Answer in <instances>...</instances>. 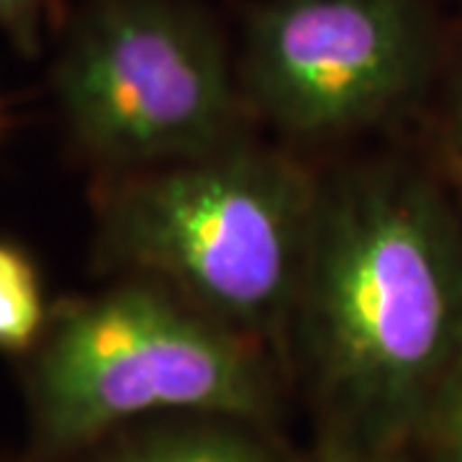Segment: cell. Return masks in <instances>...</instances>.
I'll return each instance as SVG.
<instances>
[{"label":"cell","mask_w":462,"mask_h":462,"mask_svg":"<svg viewBox=\"0 0 462 462\" xmlns=\"http://www.w3.org/2000/svg\"><path fill=\"white\" fill-rule=\"evenodd\" d=\"M57 93L80 144L114 165H172L236 142L224 42L185 0H100L57 67Z\"/></svg>","instance_id":"cell-4"},{"label":"cell","mask_w":462,"mask_h":462,"mask_svg":"<svg viewBox=\"0 0 462 462\" xmlns=\"http://www.w3.org/2000/svg\"><path fill=\"white\" fill-rule=\"evenodd\" d=\"M42 0H0V29L14 36L23 51L36 50Z\"/></svg>","instance_id":"cell-10"},{"label":"cell","mask_w":462,"mask_h":462,"mask_svg":"<svg viewBox=\"0 0 462 462\" xmlns=\"http://www.w3.org/2000/svg\"><path fill=\"white\" fill-rule=\"evenodd\" d=\"M321 462H401L388 449L363 445L360 439L349 437L346 431L334 430L324 442Z\"/></svg>","instance_id":"cell-11"},{"label":"cell","mask_w":462,"mask_h":462,"mask_svg":"<svg viewBox=\"0 0 462 462\" xmlns=\"http://www.w3.org/2000/svg\"><path fill=\"white\" fill-rule=\"evenodd\" d=\"M447 175H449V180L455 185V190H457V199L462 203V165H452V162H445Z\"/></svg>","instance_id":"cell-12"},{"label":"cell","mask_w":462,"mask_h":462,"mask_svg":"<svg viewBox=\"0 0 462 462\" xmlns=\"http://www.w3.org/2000/svg\"><path fill=\"white\" fill-rule=\"evenodd\" d=\"M319 200L293 162L242 144L114 188L103 257L165 281L242 334H270L298 309Z\"/></svg>","instance_id":"cell-2"},{"label":"cell","mask_w":462,"mask_h":462,"mask_svg":"<svg viewBox=\"0 0 462 462\" xmlns=\"http://www.w3.org/2000/svg\"><path fill=\"white\" fill-rule=\"evenodd\" d=\"M298 309L337 430L388 452L411 442L462 346V203L449 175L380 165L321 196Z\"/></svg>","instance_id":"cell-1"},{"label":"cell","mask_w":462,"mask_h":462,"mask_svg":"<svg viewBox=\"0 0 462 462\" xmlns=\"http://www.w3.org/2000/svg\"><path fill=\"white\" fill-rule=\"evenodd\" d=\"M442 139H445V162L462 165V47L447 85Z\"/></svg>","instance_id":"cell-9"},{"label":"cell","mask_w":462,"mask_h":462,"mask_svg":"<svg viewBox=\"0 0 462 462\" xmlns=\"http://www.w3.org/2000/svg\"><path fill=\"white\" fill-rule=\"evenodd\" d=\"M273 409L270 373L247 334L144 282L69 309L33 373L36 430L54 452L90 445L144 413L249 424Z\"/></svg>","instance_id":"cell-3"},{"label":"cell","mask_w":462,"mask_h":462,"mask_svg":"<svg viewBox=\"0 0 462 462\" xmlns=\"http://www.w3.org/2000/svg\"><path fill=\"white\" fill-rule=\"evenodd\" d=\"M98 462H275V457L245 430V421L211 416L208 424L147 431Z\"/></svg>","instance_id":"cell-6"},{"label":"cell","mask_w":462,"mask_h":462,"mask_svg":"<svg viewBox=\"0 0 462 462\" xmlns=\"http://www.w3.org/2000/svg\"><path fill=\"white\" fill-rule=\"evenodd\" d=\"M44 324L39 273L21 249L0 242V346L26 349Z\"/></svg>","instance_id":"cell-7"},{"label":"cell","mask_w":462,"mask_h":462,"mask_svg":"<svg viewBox=\"0 0 462 462\" xmlns=\"http://www.w3.org/2000/svg\"><path fill=\"white\" fill-rule=\"evenodd\" d=\"M424 462H462V346L431 396L413 437Z\"/></svg>","instance_id":"cell-8"},{"label":"cell","mask_w":462,"mask_h":462,"mask_svg":"<svg viewBox=\"0 0 462 462\" xmlns=\"http://www.w3.org/2000/svg\"><path fill=\"white\" fill-rule=\"evenodd\" d=\"M439 57L427 0H267L247 32L242 78L278 126L331 136L409 108Z\"/></svg>","instance_id":"cell-5"}]
</instances>
